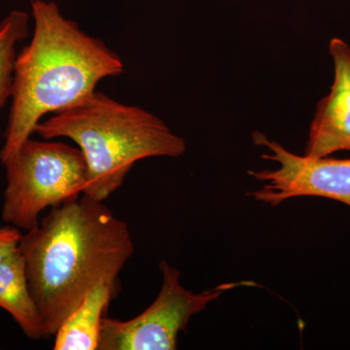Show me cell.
<instances>
[{
  "instance_id": "cell-3",
  "label": "cell",
  "mask_w": 350,
  "mask_h": 350,
  "mask_svg": "<svg viewBox=\"0 0 350 350\" xmlns=\"http://www.w3.org/2000/svg\"><path fill=\"white\" fill-rule=\"evenodd\" d=\"M34 133L46 140L66 137L78 145L87 165L84 194L100 202L122 187L138 161L177 158L187 149L185 140L156 115L98 91L42 120Z\"/></svg>"
},
{
  "instance_id": "cell-4",
  "label": "cell",
  "mask_w": 350,
  "mask_h": 350,
  "mask_svg": "<svg viewBox=\"0 0 350 350\" xmlns=\"http://www.w3.org/2000/svg\"><path fill=\"white\" fill-rule=\"evenodd\" d=\"M4 222L29 231L48 207L78 199L87 186V165L79 148L54 142L25 140L3 163Z\"/></svg>"
},
{
  "instance_id": "cell-1",
  "label": "cell",
  "mask_w": 350,
  "mask_h": 350,
  "mask_svg": "<svg viewBox=\"0 0 350 350\" xmlns=\"http://www.w3.org/2000/svg\"><path fill=\"white\" fill-rule=\"evenodd\" d=\"M19 250L48 338L94 288L119 284L135 244L126 222L103 202L83 194L52 207L38 227L23 234Z\"/></svg>"
},
{
  "instance_id": "cell-7",
  "label": "cell",
  "mask_w": 350,
  "mask_h": 350,
  "mask_svg": "<svg viewBox=\"0 0 350 350\" xmlns=\"http://www.w3.org/2000/svg\"><path fill=\"white\" fill-rule=\"evenodd\" d=\"M329 52L334 62L330 93L317 103L310 124L305 156L323 158L350 151V47L342 39H331Z\"/></svg>"
},
{
  "instance_id": "cell-2",
  "label": "cell",
  "mask_w": 350,
  "mask_h": 350,
  "mask_svg": "<svg viewBox=\"0 0 350 350\" xmlns=\"http://www.w3.org/2000/svg\"><path fill=\"white\" fill-rule=\"evenodd\" d=\"M31 2L33 34L16 57L2 163L33 135L45 115L72 107L101 80L124 72L121 57L66 19L56 2Z\"/></svg>"
},
{
  "instance_id": "cell-5",
  "label": "cell",
  "mask_w": 350,
  "mask_h": 350,
  "mask_svg": "<svg viewBox=\"0 0 350 350\" xmlns=\"http://www.w3.org/2000/svg\"><path fill=\"white\" fill-rule=\"evenodd\" d=\"M163 282L156 300L135 319L105 317L98 350H174L180 332H185L194 315L239 286H256L251 282L223 283L200 293L186 289L180 273L163 260L159 266Z\"/></svg>"
},
{
  "instance_id": "cell-10",
  "label": "cell",
  "mask_w": 350,
  "mask_h": 350,
  "mask_svg": "<svg viewBox=\"0 0 350 350\" xmlns=\"http://www.w3.org/2000/svg\"><path fill=\"white\" fill-rule=\"evenodd\" d=\"M29 16L13 10L0 22V109L11 98L18 44L29 36Z\"/></svg>"
},
{
  "instance_id": "cell-11",
  "label": "cell",
  "mask_w": 350,
  "mask_h": 350,
  "mask_svg": "<svg viewBox=\"0 0 350 350\" xmlns=\"http://www.w3.org/2000/svg\"><path fill=\"white\" fill-rule=\"evenodd\" d=\"M23 234L14 226L0 227V262L19 248Z\"/></svg>"
},
{
  "instance_id": "cell-8",
  "label": "cell",
  "mask_w": 350,
  "mask_h": 350,
  "mask_svg": "<svg viewBox=\"0 0 350 350\" xmlns=\"http://www.w3.org/2000/svg\"><path fill=\"white\" fill-rule=\"evenodd\" d=\"M119 284L101 283L87 295L80 306L55 334V350H96L101 326Z\"/></svg>"
},
{
  "instance_id": "cell-9",
  "label": "cell",
  "mask_w": 350,
  "mask_h": 350,
  "mask_svg": "<svg viewBox=\"0 0 350 350\" xmlns=\"http://www.w3.org/2000/svg\"><path fill=\"white\" fill-rule=\"evenodd\" d=\"M0 308L11 315L31 340L43 338L42 323L19 248L0 262Z\"/></svg>"
},
{
  "instance_id": "cell-6",
  "label": "cell",
  "mask_w": 350,
  "mask_h": 350,
  "mask_svg": "<svg viewBox=\"0 0 350 350\" xmlns=\"http://www.w3.org/2000/svg\"><path fill=\"white\" fill-rule=\"evenodd\" d=\"M252 138L255 144L269 151L262 154V158L278 163V167L250 170L248 174L264 182V185L247 196L271 206L299 197L324 198L350 206V159L296 155L260 131H254Z\"/></svg>"
}]
</instances>
